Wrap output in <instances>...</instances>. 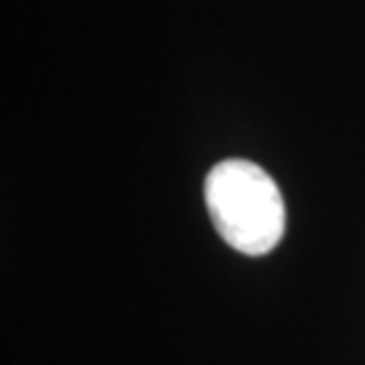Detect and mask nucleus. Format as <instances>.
Segmentation results:
<instances>
[{
    "instance_id": "nucleus-1",
    "label": "nucleus",
    "mask_w": 365,
    "mask_h": 365,
    "mask_svg": "<svg viewBox=\"0 0 365 365\" xmlns=\"http://www.w3.org/2000/svg\"><path fill=\"white\" fill-rule=\"evenodd\" d=\"M206 209L220 238L241 255L260 257L279 247L287 211L279 184L249 160H222L203 184Z\"/></svg>"
}]
</instances>
